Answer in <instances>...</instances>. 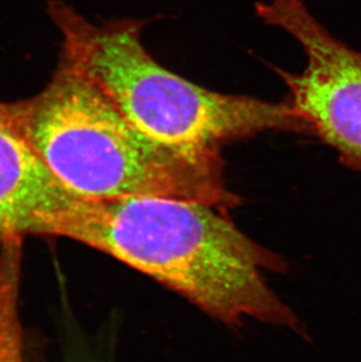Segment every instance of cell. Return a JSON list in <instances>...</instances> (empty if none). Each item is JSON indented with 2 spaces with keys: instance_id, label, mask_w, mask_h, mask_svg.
Segmentation results:
<instances>
[{
  "instance_id": "6da1fadb",
  "label": "cell",
  "mask_w": 361,
  "mask_h": 362,
  "mask_svg": "<svg viewBox=\"0 0 361 362\" xmlns=\"http://www.w3.org/2000/svg\"><path fill=\"white\" fill-rule=\"evenodd\" d=\"M65 238L140 271L228 325L297 329L299 320L266 281L285 263L212 205L160 196H75Z\"/></svg>"
},
{
  "instance_id": "277c9868",
  "label": "cell",
  "mask_w": 361,
  "mask_h": 362,
  "mask_svg": "<svg viewBox=\"0 0 361 362\" xmlns=\"http://www.w3.org/2000/svg\"><path fill=\"white\" fill-rule=\"evenodd\" d=\"M256 14L287 32L306 57L300 73L276 69L290 106L344 167L361 171V52L334 37L305 0L259 1Z\"/></svg>"
},
{
  "instance_id": "8992f818",
  "label": "cell",
  "mask_w": 361,
  "mask_h": 362,
  "mask_svg": "<svg viewBox=\"0 0 361 362\" xmlns=\"http://www.w3.org/2000/svg\"><path fill=\"white\" fill-rule=\"evenodd\" d=\"M21 257L0 252V362H25L18 298Z\"/></svg>"
},
{
  "instance_id": "7a4b0ae2",
  "label": "cell",
  "mask_w": 361,
  "mask_h": 362,
  "mask_svg": "<svg viewBox=\"0 0 361 362\" xmlns=\"http://www.w3.org/2000/svg\"><path fill=\"white\" fill-rule=\"evenodd\" d=\"M21 133L59 181L86 197L160 196L239 205L219 151H183L132 124L92 82L58 65L41 92L11 103Z\"/></svg>"
},
{
  "instance_id": "5b68a950",
  "label": "cell",
  "mask_w": 361,
  "mask_h": 362,
  "mask_svg": "<svg viewBox=\"0 0 361 362\" xmlns=\"http://www.w3.org/2000/svg\"><path fill=\"white\" fill-rule=\"evenodd\" d=\"M74 192L55 177L0 103V237H62Z\"/></svg>"
},
{
  "instance_id": "3957f363",
  "label": "cell",
  "mask_w": 361,
  "mask_h": 362,
  "mask_svg": "<svg viewBox=\"0 0 361 362\" xmlns=\"http://www.w3.org/2000/svg\"><path fill=\"white\" fill-rule=\"evenodd\" d=\"M47 11L62 35L58 65L92 82L157 142L183 151H219L222 144L265 132L311 135L287 101L214 92L160 65L141 40L144 21L96 24L60 0H51Z\"/></svg>"
}]
</instances>
